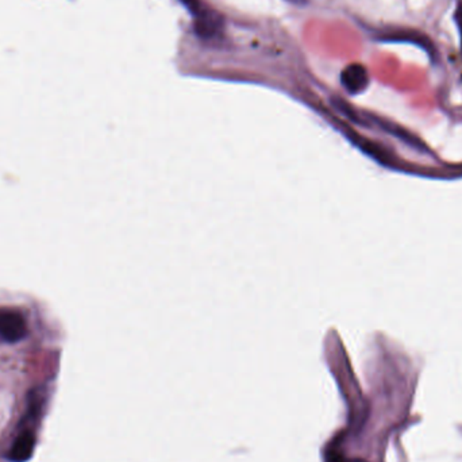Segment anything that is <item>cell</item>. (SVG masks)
<instances>
[{"label":"cell","mask_w":462,"mask_h":462,"mask_svg":"<svg viewBox=\"0 0 462 462\" xmlns=\"http://www.w3.org/2000/svg\"><path fill=\"white\" fill-rule=\"evenodd\" d=\"M221 29V19L212 12L204 11L197 12V18L195 21V32L202 38L214 37Z\"/></svg>","instance_id":"obj_4"},{"label":"cell","mask_w":462,"mask_h":462,"mask_svg":"<svg viewBox=\"0 0 462 462\" xmlns=\"http://www.w3.org/2000/svg\"><path fill=\"white\" fill-rule=\"evenodd\" d=\"M341 82L348 93H360L368 87L369 76L363 65L352 64L343 69L341 75Z\"/></svg>","instance_id":"obj_2"},{"label":"cell","mask_w":462,"mask_h":462,"mask_svg":"<svg viewBox=\"0 0 462 462\" xmlns=\"http://www.w3.org/2000/svg\"><path fill=\"white\" fill-rule=\"evenodd\" d=\"M348 462H365V461H363V460H348Z\"/></svg>","instance_id":"obj_6"},{"label":"cell","mask_w":462,"mask_h":462,"mask_svg":"<svg viewBox=\"0 0 462 462\" xmlns=\"http://www.w3.org/2000/svg\"><path fill=\"white\" fill-rule=\"evenodd\" d=\"M36 449V435L27 430L21 433L8 450V460L11 462H26L33 457Z\"/></svg>","instance_id":"obj_3"},{"label":"cell","mask_w":462,"mask_h":462,"mask_svg":"<svg viewBox=\"0 0 462 462\" xmlns=\"http://www.w3.org/2000/svg\"><path fill=\"white\" fill-rule=\"evenodd\" d=\"M27 334L23 317L15 311H0V337L7 342H18Z\"/></svg>","instance_id":"obj_1"},{"label":"cell","mask_w":462,"mask_h":462,"mask_svg":"<svg viewBox=\"0 0 462 462\" xmlns=\"http://www.w3.org/2000/svg\"><path fill=\"white\" fill-rule=\"evenodd\" d=\"M456 19H457V25H459V29H460V36H461V49H462V4L459 7V11H457V15H456Z\"/></svg>","instance_id":"obj_5"}]
</instances>
